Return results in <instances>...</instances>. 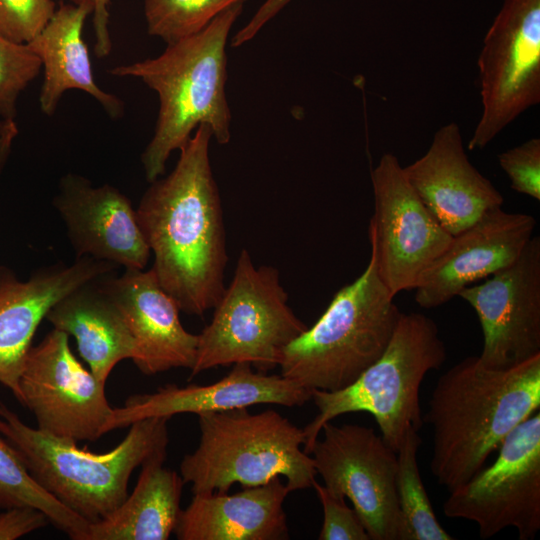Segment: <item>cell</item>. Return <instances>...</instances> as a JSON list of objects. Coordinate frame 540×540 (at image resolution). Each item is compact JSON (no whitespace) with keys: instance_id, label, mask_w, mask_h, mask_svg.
Returning a JSON list of instances; mask_svg holds the SVG:
<instances>
[{"instance_id":"6da1fadb","label":"cell","mask_w":540,"mask_h":540,"mask_svg":"<svg viewBox=\"0 0 540 540\" xmlns=\"http://www.w3.org/2000/svg\"><path fill=\"white\" fill-rule=\"evenodd\" d=\"M211 138V128L199 125L180 149L175 168L150 182L136 209L160 285L180 311L198 316L220 299L228 260Z\"/></svg>"},{"instance_id":"7a4b0ae2","label":"cell","mask_w":540,"mask_h":540,"mask_svg":"<svg viewBox=\"0 0 540 540\" xmlns=\"http://www.w3.org/2000/svg\"><path fill=\"white\" fill-rule=\"evenodd\" d=\"M539 410L540 354L507 370L462 359L439 377L422 415L433 431L431 474L448 492L464 484Z\"/></svg>"},{"instance_id":"3957f363","label":"cell","mask_w":540,"mask_h":540,"mask_svg":"<svg viewBox=\"0 0 540 540\" xmlns=\"http://www.w3.org/2000/svg\"><path fill=\"white\" fill-rule=\"evenodd\" d=\"M243 3L223 10L200 32L168 44L159 56L109 70L113 76L141 79L158 95L154 134L141 156L148 182L164 174L171 153L199 125H208L217 143L230 141L226 45Z\"/></svg>"},{"instance_id":"277c9868","label":"cell","mask_w":540,"mask_h":540,"mask_svg":"<svg viewBox=\"0 0 540 540\" xmlns=\"http://www.w3.org/2000/svg\"><path fill=\"white\" fill-rule=\"evenodd\" d=\"M166 417L131 424L112 450L90 452L77 442L25 424L0 402V431L18 452L36 482L88 523L110 515L127 497L132 472L167 455Z\"/></svg>"},{"instance_id":"5b68a950","label":"cell","mask_w":540,"mask_h":540,"mask_svg":"<svg viewBox=\"0 0 540 540\" xmlns=\"http://www.w3.org/2000/svg\"><path fill=\"white\" fill-rule=\"evenodd\" d=\"M200 441L183 457L180 475L193 494L228 492L284 477L289 492L312 487L316 470L303 447L305 436L279 412L248 408L198 415Z\"/></svg>"},{"instance_id":"8992f818","label":"cell","mask_w":540,"mask_h":540,"mask_svg":"<svg viewBox=\"0 0 540 540\" xmlns=\"http://www.w3.org/2000/svg\"><path fill=\"white\" fill-rule=\"evenodd\" d=\"M401 314L370 255L363 273L285 347L280 374L311 392L345 388L382 355Z\"/></svg>"},{"instance_id":"52a82bcc","label":"cell","mask_w":540,"mask_h":540,"mask_svg":"<svg viewBox=\"0 0 540 540\" xmlns=\"http://www.w3.org/2000/svg\"><path fill=\"white\" fill-rule=\"evenodd\" d=\"M445 359V345L433 319L402 313L382 355L353 383L336 391H312L318 412L303 429L304 451L310 453L326 423L346 413L368 412L385 443L397 452L407 431H419L423 424L422 381Z\"/></svg>"},{"instance_id":"ba28073f","label":"cell","mask_w":540,"mask_h":540,"mask_svg":"<svg viewBox=\"0 0 540 540\" xmlns=\"http://www.w3.org/2000/svg\"><path fill=\"white\" fill-rule=\"evenodd\" d=\"M213 309L210 323L197 334L190 378L237 363L267 372L280 365L285 347L307 329L288 305L279 271L256 267L246 249L241 250L233 278Z\"/></svg>"},{"instance_id":"9c48e42d","label":"cell","mask_w":540,"mask_h":540,"mask_svg":"<svg viewBox=\"0 0 540 540\" xmlns=\"http://www.w3.org/2000/svg\"><path fill=\"white\" fill-rule=\"evenodd\" d=\"M482 112L467 148L483 149L540 102V0H504L478 58Z\"/></svg>"},{"instance_id":"30bf717a","label":"cell","mask_w":540,"mask_h":540,"mask_svg":"<svg viewBox=\"0 0 540 540\" xmlns=\"http://www.w3.org/2000/svg\"><path fill=\"white\" fill-rule=\"evenodd\" d=\"M495 462L449 492L446 517L474 522L482 539L512 527L520 540L540 530V410L503 441Z\"/></svg>"},{"instance_id":"8fae6325","label":"cell","mask_w":540,"mask_h":540,"mask_svg":"<svg viewBox=\"0 0 540 540\" xmlns=\"http://www.w3.org/2000/svg\"><path fill=\"white\" fill-rule=\"evenodd\" d=\"M374 212L368 236L378 276L392 296L414 290L452 240L408 182L393 154L371 173Z\"/></svg>"},{"instance_id":"7c38bea8","label":"cell","mask_w":540,"mask_h":540,"mask_svg":"<svg viewBox=\"0 0 540 540\" xmlns=\"http://www.w3.org/2000/svg\"><path fill=\"white\" fill-rule=\"evenodd\" d=\"M310 455L334 495L349 498L370 540H398L397 454L373 428L330 422Z\"/></svg>"},{"instance_id":"4fadbf2b","label":"cell","mask_w":540,"mask_h":540,"mask_svg":"<svg viewBox=\"0 0 540 540\" xmlns=\"http://www.w3.org/2000/svg\"><path fill=\"white\" fill-rule=\"evenodd\" d=\"M20 403L37 428L76 442L96 441L112 412L105 384L73 354L69 336L51 330L30 348L20 376Z\"/></svg>"},{"instance_id":"5bb4252c","label":"cell","mask_w":540,"mask_h":540,"mask_svg":"<svg viewBox=\"0 0 540 540\" xmlns=\"http://www.w3.org/2000/svg\"><path fill=\"white\" fill-rule=\"evenodd\" d=\"M475 310L484 337L478 356L492 370H507L540 354V238L481 284L458 294Z\"/></svg>"},{"instance_id":"9a60e30c","label":"cell","mask_w":540,"mask_h":540,"mask_svg":"<svg viewBox=\"0 0 540 540\" xmlns=\"http://www.w3.org/2000/svg\"><path fill=\"white\" fill-rule=\"evenodd\" d=\"M535 227L530 214L506 212L502 206L487 210L454 235L425 270L414 288L416 303L425 309L439 307L465 287L509 266L533 237Z\"/></svg>"},{"instance_id":"2e32d148","label":"cell","mask_w":540,"mask_h":540,"mask_svg":"<svg viewBox=\"0 0 540 540\" xmlns=\"http://www.w3.org/2000/svg\"><path fill=\"white\" fill-rule=\"evenodd\" d=\"M312 392L284 376L254 371L249 363L234 364L230 372L211 384H167L155 392L130 396L123 406L113 408L104 434L136 421L152 417L171 418L177 414L201 415L256 404L302 406Z\"/></svg>"},{"instance_id":"e0dca14e","label":"cell","mask_w":540,"mask_h":540,"mask_svg":"<svg viewBox=\"0 0 540 540\" xmlns=\"http://www.w3.org/2000/svg\"><path fill=\"white\" fill-rule=\"evenodd\" d=\"M53 205L66 225L76 258L88 256L125 269H145L150 248L136 209L117 188L94 186L69 173L61 178Z\"/></svg>"},{"instance_id":"ac0fdd59","label":"cell","mask_w":540,"mask_h":540,"mask_svg":"<svg viewBox=\"0 0 540 540\" xmlns=\"http://www.w3.org/2000/svg\"><path fill=\"white\" fill-rule=\"evenodd\" d=\"M117 265L92 257L55 265L22 281L0 266V384L20 402V376L33 337L49 310L80 285L106 275Z\"/></svg>"},{"instance_id":"d6986e66","label":"cell","mask_w":540,"mask_h":540,"mask_svg":"<svg viewBox=\"0 0 540 540\" xmlns=\"http://www.w3.org/2000/svg\"><path fill=\"white\" fill-rule=\"evenodd\" d=\"M403 170L418 197L452 236L504 202L469 161L456 123L437 130L426 153Z\"/></svg>"},{"instance_id":"ffe728a7","label":"cell","mask_w":540,"mask_h":540,"mask_svg":"<svg viewBox=\"0 0 540 540\" xmlns=\"http://www.w3.org/2000/svg\"><path fill=\"white\" fill-rule=\"evenodd\" d=\"M105 289L122 312L136 341L137 368L151 376L175 368L192 369L198 335L180 322V308L151 269H125L119 277H102Z\"/></svg>"},{"instance_id":"44dd1931","label":"cell","mask_w":540,"mask_h":540,"mask_svg":"<svg viewBox=\"0 0 540 540\" xmlns=\"http://www.w3.org/2000/svg\"><path fill=\"white\" fill-rule=\"evenodd\" d=\"M289 490L279 477L234 494H194L181 510L174 533L179 540H285L283 508Z\"/></svg>"},{"instance_id":"7402d4cb","label":"cell","mask_w":540,"mask_h":540,"mask_svg":"<svg viewBox=\"0 0 540 540\" xmlns=\"http://www.w3.org/2000/svg\"><path fill=\"white\" fill-rule=\"evenodd\" d=\"M103 276L69 292L45 319L55 329L74 337L80 357L93 375L106 384L119 362H134L137 345L122 312L103 285Z\"/></svg>"},{"instance_id":"603a6c76","label":"cell","mask_w":540,"mask_h":540,"mask_svg":"<svg viewBox=\"0 0 540 540\" xmlns=\"http://www.w3.org/2000/svg\"><path fill=\"white\" fill-rule=\"evenodd\" d=\"M92 13L89 5L62 4L43 30L27 45L40 58L44 80L39 103L43 113L52 116L70 89L88 93L111 118L121 117L124 104L117 96L96 84L88 48L82 38L84 22Z\"/></svg>"},{"instance_id":"cb8c5ba5","label":"cell","mask_w":540,"mask_h":540,"mask_svg":"<svg viewBox=\"0 0 540 540\" xmlns=\"http://www.w3.org/2000/svg\"><path fill=\"white\" fill-rule=\"evenodd\" d=\"M164 461L141 466L132 493L110 515L89 523L86 540H167L174 533L185 483Z\"/></svg>"},{"instance_id":"d4e9b609","label":"cell","mask_w":540,"mask_h":540,"mask_svg":"<svg viewBox=\"0 0 540 540\" xmlns=\"http://www.w3.org/2000/svg\"><path fill=\"white\" fill-rule=\"evenodd\" d=\"M421 443L418 430L411 428L396 452L398 540H453L454 537L438 522L420 475L417 452Z\"/></svg>"},{"instance_id":"484cf974","label":"cell","mask_w":540,"mask_h":540,"mask_svg":"<svg viewBox=\"0 0 540 540\" xmlns=\"http://www.w3.org/2000/svg\"><path fill=\"white\" fill-rule=\"evenodd\" d=\"M33 506L71 539L86 540L89 523L44 490L0 431V509Z\"/></svg>"},{"instance_id":"4316f807","label":"cell","mask_w":540,"mask_h":540,"mask_svg":"<svg viewBox=\"0 0 540 540\" xmlns=\"http://www.w3.org/2000/svg\"><path fill=\"white\" fill-rule=\"evenodd\" d=\"M245 0H144L147 31L168 44L204 29L229 6Z\"/></svg>"},{"instance_id":"83f0119b","label":"cell","mask_w":540,"mask_h":540,"mask_svg":"<svg viewBox=\"0 0 540 540\" xmlns=\"http://www.w3.org/2000/svg\"><path fill=\"white\" fill-rule=\"evenodd\" d=\"M40 58L27 44L15 43L0 34V115L14 119L21 92L40 73Z\"/></svg>"},{"instance_id":"f1b7e54d","label":"cell","mask_w":540,"mask_h":540,"mask_svg":"<svg viewBox=\"0 0 540 540\" xmlns=\"http://www.w3.org/2000/svg\"><path fill=\"white\" fill-rule=\"evenodd\" d=\"M55 11L53 0H0V34L15 43L27 44Z\"/></svg>"},{"instance_id":"f546056e","label":"cell","mask_w":540,"mask_h":540,"mask_svg":"<svg viewBox=\"0 0 540 540\" xmlns=\"http://www.w3.org/2000/svg\"><path fill=\"white\" fill-rule=\"evenodd\" d=\"M511 188L540 200V139L532 138L498 155Z\"/></svg>"},{"instance_id":"4dcf8cb0","label":"cell","mask_w":540,"mask_h":540,"mask_svg":"<svg viewBox=\"0 0 540 540\" xmlns=\"http://www.w3.org/2000/svg\"><path fill=\"white\" fill-rule=\"evenodd\" d=\"M312 487L323 508L319 540H370L356 511L346 504L344 497L334 495L316 480Z\"/></svg>"},{"instance_id":"1f68e13d","label":"cell","mask_w":540,"mask_h":540,"mask_svg":"<svg viewBox=\"0 0 540 540\" xmlns=\"http://www.w3.org/2000/svg\"><path fill=\"white\" fill-rule=\"evenodd\" d=\"M50 523L47 515L33 506L21 505L0 511V540H15Z\"/></svg>"},{"instance_id":"d6a6232c","label":"cell","mask_w":540,"mask_h":540,"mask_svg":"<svg viewBox=\"0 0 540 540\" xmlns=\"http://www.w3.org/2000/svg\"><path fill=\"white\" fill-rule=\"evenodd\" d=\"M290 1L291 0H265L249 22L234 35L231 45L233 47H238L250 41L263 26L274 18Z\"/></svg>"},{"instance_id":"836d02e7","label":"cell","mask_w":540,"mask_h":540,"mask_svg":"<svg viewBox=\"0 0 540 540\" xmlns=\"http://www.w3.org/2000/svg\"><path fill=\"white\" fill-rule=\"evenodd\" d=\"M110 0H92L93 25L96 37L94 51L96 56L105 57L111 52L112 42L109 33Z\"/></svg>"},{"instance_id":"e575fe53","label":"cell","mask_w":540,"mask_h":540,"mask_svg":"<svg viewBox=\"0 0 540 540\" xmlns=\"http://www.w3.org/2000/svg\"><path fill=\"white\" fill-rule=\"evenodd\" d=\"M18 127L12 118L0 119V173L9 157Z\"/></svg>"},{"instance_id":"d590c367","label":"cell","mask_w":540,"mask_h":540,"mask_svg":"<svg viewBox=\"0 0 540 540\" xmlns=\"http://www.w3.org/2000/svg\"><path fill=\"white\" fill-rule=\"evenodd\" d=\"M70 1L71 3L76 4V5H80V4L89 5L92 7V10H93L92 0H70Z\"/></svg>"}]
</instances>
